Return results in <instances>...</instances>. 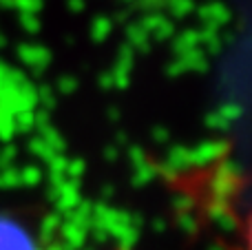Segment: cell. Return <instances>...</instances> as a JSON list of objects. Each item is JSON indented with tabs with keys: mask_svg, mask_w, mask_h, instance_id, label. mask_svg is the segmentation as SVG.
Masks as SVG:
<instances>
[{
	"mask_svg": "<svg viewBox=\"0 0 252 250\" xmlns=\"http://www.w3.org/2000/svg\"><path fill=\"white\" fill-rule=\"evenodd\" d=\"M0 250H42V244L29 226L0 215Z\"/></svg>",
	"mask_w": 252,
	"mask_h": 250,
	"instance_id": "obj_1",
	"label": "cell"
}]
</instances>
